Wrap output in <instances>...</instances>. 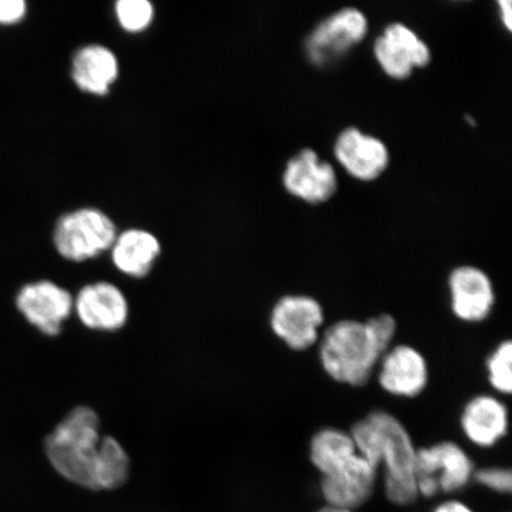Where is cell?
<instances>
[{
	"label": "cell",
	"mask_w": 512,
	"mask_h": 512,
	"mask_svg": "<svg viewBox=\"0 0 512 512\" xmlns=\"http://www.w3.org/2000/svg\"><path fill=\"white\" fill-rule=\"evenodd\" d=\"M433 512H473L466 504L459 501H447L438 505Z\"/></svg>",
	"instance_id": "603a6c76"
},
{
	"label": "cell",
	"mask_w": 512,
	"mask_h": 512,
	"mask_svg": "<svg viewBox=\"0 0 512 512\" xmlns=\"http://www.w3.org/2000/svg\"><path fill=\"white\" fill-rule=\"evenodd\" d=\"M74 310L81 323L94 331H118L128 319L125 294L107 281L83 286L74 299Z\"/></svg>",
	"instance_id": "4fadbf2b"
},
{
	"label": "cell",
	"mask_w": 512,
	"mask_h": 512,
	"mask_svg": "<svg viewBox=\"0 0 512 512\" xmlns=\"http://www.w3.org/2000/svg\"><path fill=\"white\" fill-rule=\"evenodd\" d=\"M115 14L121 28L140 32L150 27L155 10L149 0H120L115 4Z\"/></svg>",
	"instance_id": "ffe728a7"
},
{
	"label": "cell",
	"mask_w": 512,
	"mask_h": 512,
	"mask_svg": "<svg viewBox=\"0 0 512 512\" xmlns=\"http://www.w3.org/2000/svg\"><path fill=\"white\" fill-rule=\"evenodd\" d=\"M274 335L294 351L310 349L319 341L324 310L317 299L304 294L280 298L271 312Z\"/></svg>",
	"instance_id": "52a82bcc"
},
{
	"label": "cell",
	"mask_w": 512,
	"mask_h": 512,
	"mask_svg": "<svg viewBox=\"0 0 512 512\" xmlns=\"http://www.w3.org/2000/svg\"><path fill=\"white\" fill-rule=\"evenodd\" d=\"M112 261L121 273L131 278L147 277L159 258L162 247L155 235L143 229H128L115 239Z\"/></svg>",
	"instance_id": "ac0fdd59"
},
{
	"label": "cell",
	"mask_w": 512,
	"mask_h": 512,
	"mask_svg": "<svg viewBox=\"0 0 512 512\" xmlns=\"http://www.w3.org/2000/svg\"><path fill=\"white\" fill-rule=\"evenodd\" d=\"M117 236L110 216L99 209L82 208L60 217L54 245L62 258L82 262L110 251Z\"/></svg>",
	"instance_id": "277c9868"
},
{
	"label": "cell",
	"mask_w": 512,
	"mask_h": 512,
	"mask_svg": "<svg viewBox=\"0 0 512 512\" xmlns=\"http://www.w3.org/2000/svg\"><path fill=\"white\" fill-rule=\"evenodd\" d=\"M27 4L23 0H0V24H14L25 16Z\"/></svg>",
	"instance_id": "7402d4cb"
},
{
	"label": "cell",
	"mask_w": 512,
	"mask_h": 512,
	"mask_svg": "<svg viewBox=\"0 0 512 512\" xmlns=\"http://www.w3.org/2000/svg\"><path fill=\"white\" fill-rule=\"evenodd\" d=\"M335 155L343 168L361 181H374L389 164L387 146L357 128L350 127L339 134Z\"/></svg>",
	"instance_id": "9a60e30c"
},
{
	"label": "cell",
	"mask_w": 512,
	"mask_h": 512,
	"mask_svg": "<svg viewBox=\"0 0 512 512\" xmlns=\"http://www.w3.org/2000/svg\"><path fill=\"white\" fill-rule=\"evenodd\" d=\"M310 459L322 478L376 482L377 467L357 451L349 432L323 428L313 435Z\"/></svg>",
	"instance_id": "8992f818"
},
{
	"label": "cell",
	"mask_w": 512,
	"mask_h": 512,
	"mask_svg": "<svg viewBox=\"0 0 512 512\" xmlns=\"http://www.w3.org/2000/svg\"><path fill=\"white\" fill-rule=\"evenodd\" d=\"M498 5H499V10H501V15H502V19L505 24V27H507L508 30H511L512 14H511L510 0H501V2L498 3Z\"/></svg>",
	"instance_id": "cb8c5ba5"
},
{
	"label": "cell",
	"mask_w": 512,
	"mask_h": 512,
	"mask_svg": "<svg viewBox=\"0 0 512 512\" xmlns=\"http://www.w3.org/2000/svg\"><path fill=\"white\" fill-rule=\"evenodd\" d=\"M284 185L293 196L317 204L335 195L337 177L332 165L320 160L315 151L303 150L288 162Z\"/></svg>",
	"instance_id": "5bb4252c"
},
{
	"label": "cell",
	"mask_w": 512,
	"mask_h": 512,
	"mask_svg": "<svg viewBox=\"0 0 512 512\" xmlns=\"http://www.w3.org/2000/svg\"><path fill=\"white\" fill-rule=\"evenodd\" d=\"M51 466L69 483L89 491L123 488L131 475V460L110 435L101 437L100 418L91 407L70 411L46 440Z\"/></svg>",
	"instance_id": "6da1fadb"
},
{
	"label": "cell",
	"mask_w": 512,
	"mask_h": 512,
	"mask_svg": "<svg viewBox=\"0 0 512 512\" xmlns=\"http://www.w3.org/2000/svg\"><path fill=\"white\" fill-rule=\"evenodd\" d=\"M453 315L465 323H480L491 315L496 302L489 275L475 266H460L448 277Z\"/></svg>",
	"instance_id": "8fae6325"
},
{
	"label": "cell",
	"mask_w": 512,
	"mask_h": 512,
	"mask_svg": "<svg viewBox=\"0 0 512 512\" xmlns=\"http://www.w3.org/2000/svg\"><path fill=\"white\" fill-rule=\"evenodd\" d=\"M117 56L100 44H89L76 51L72 62V78L82 92L106 95L118 79Z\"/></svg>",
	"instance_id": "e0dca14e"
},
{
	"label": "cell",
	"mask_w": 512,
	"mask_h": 512,
	"mask_svg": "<svg viewBox=\"0 0 512 512\" xmlns=\"http://www.w3.org/2000/svg\"><path fill=\"white\" fill-rule=\"evenodd\" d=\"M396 334L394 317L382 315L368 320L343 319L324 331L319 361L332 380L362 387L373 375Z\"/></svg>",
	"instance_id": "7a4b0ae2"
},
{
	"label": "cell",
	"mask_w": 512,
	"mask_h": 512,
	"mask_svg": "<svg viewBox=\"0 0 512 512\" xmlns=\"http://www.w3.org/2000/svg\"><path fill=\"white\" fill-rule=\"evenodd\" d=\"M476 482L498 494H510L512 488L511 471L502 467H484L473 473Z\"/></svg>",
	"instance_id": "44dd1931"
},
{
	"label": "cell",
	"mask_w": 512,
	"mask_h": 512,
	"mask_svg": "<svg viewBox=\"0 0 512 512\" xmlns=\"http://www.w3.org/2000/svg\"><path fill=\"white\" fill-rule=\"evenodd\" d=\"M376 60L390 78L403 80L414 68L426 67L431 51L412 29L401 23L390 24L377 38L374 47Z\"/></svg>",
	"instance_id": "30bf717a"
},
{
	"label": "cell",
	"mask_w": 512,
	"mask_h": 512,
	"mask_svg": "<svg viewBox=\"0 0 512 512\" xmlns=\"http://www.w3.org/2000/svg\"><path fill=\"white\" fill-rule=\"evenodd\" d=\"M511 363V341H504L499 344L494 352L489 356L488 361H486L489 383L499 394L509 395L511 393Z\"/></svg>",
	"instance_id": "d6986e66"
},
{
	"label": "cell",
	"mask_w": 512,
	"mask_h": 512,
	"mask_svg": "<svg viewBox=\"0 0 512 512\" xmlns=\"http://www.w3.org/2000/svg\"><path fill=\"white\" fill-rule=\"evenodd\" d=\"M350 435L361 456L383 466L384 494L390 502L407 507L419 498L416 486V451L411 435L393 414L374 411L351 427Z\"/></svg>",
	"instance_id": "3957f363"
},
{
	"label": "cell",
	"mask_w": 512,
	"mask_h": 512,
	"mask_svg": "<svg viewBox=\"0 0 512 512\" xmlns=\"http://www.w3.org/2000/svg\"><path fill=\"white\" fill-rule=\"evenodd\" d=\"M368 32L366 16L357 9H343L320 23L307 41V54L316 64H325L363 41Z\"/></svg>",
	"instance_id": "9c48e42d"
},
{
	"label": "cell",
	"mask_w": 512,
	"mask_h": 512,
	"mask_svg": "<svg viewBox=\"0 0 512 512\" xmlns=\"http://www.w3.org/2000/svg\"><path fill=\"white\" fill-rule=\"evenodd\" d=\"M16 304L25 319L49 337L61 334L74 310L72 293L49 280L25 285Z\"/></svg>",
	"instance_id": "ba28073f"
},
{
	"label": "cell",
	"mask_w": 512,
	"mask_h": 512,
	"mask_svg": "<svg viewBox=\"0 0 512 512\" xmlns=\"http://www.w3.org/2000/svg\"><path fill=\"white\" fill-rule=\"evenodd\" d=\"M318 512H355V511L349 510V509L331 507V505H325V507L320 509Z\"/></svg>",
	"instance_id": "d4e9b609"
},
{
	"label": "cell",
	"mask_w": 512,
	"mask_h": 512,
	"mask_svg": "<svg viewBox=\"0 0 512 512\" xmlns=\"http://www.w3.org/2000/svg\"><path fill=\"white\" fill-rule=\"evenodd\" d=\"M416 486L419 496L432 498L439 492L463 490L475 473V465L464 448L454 441H441L416 451Z\"/></svg>",
	"instance_id": "5b68a950"
},
{
	"label": "cell",
	"mask_w": 512,
	"mask_h": 512,
	"mask_svg": "<svg viewBox=\"0 0 512 512\" xmlns=\"http://www.w3.org/2000/svg\"><path fill=\"white\" fill-rule=\"evenodd\" d=\"M460 426L473 445L494 447L508 433V408L494 395L475 396L466 403L460 416Z\"/></svg>",
	"instance_id": "2e32d148"
},
{
	"label": "cell",
	"mask_w": 512,
	"mask_h": 512,
	"mask_svg": "<svg viewBox=\"0 0 512 512\" xmlns=\"http://www.w3.org/2000/svg\"><path fill=\"white\" fill-rule=\"evenodd\" d=\"M379 364V383L384 392L412 399L426 389L430 379L426 358L411 345L389 348Z\"/></svg>",
	"instance_id": "7c38bea8"
}]
</instances>
